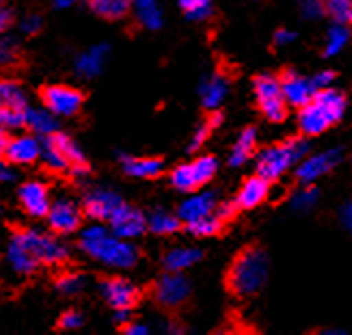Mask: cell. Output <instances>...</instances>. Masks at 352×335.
I'll use <instances>...</instances> for the list:
<instances>
[{"instance_id":"6da1fadb","label":"cell","mask_w":352,"mask_h":335,"mask_svg":"<svg viewBox=\"0 0 352 335\" xmlns=\"http://www.w3.org/2000/svg\"><path fill=\"white\" fill-rule=\"evenodd\" d=\"M80 249L111 268H132L139 262V251L130 245V240L119 238L102 225L85 227L80 232Z\"/></svg>"},{"instance_id":"7a4b0ae2","label":"cell","mask_w":352,"mask_h":335,"mask_svg":"<svg viewBox=\"0 0 352 335\" xmlns=\"http://www.w3.org/2000/svg\"><path fill=\"white\" fill-rule=\"evenodd\" d=\"M268 281V255L249 247L236 255L234 264L227 272V288L238 296H253L257 294Z\"/></svg>"},{"instance_id":"3957f363","label":"cell","mask_w":352,"mask_h":335,"mask_svg":"<svg viewBox=\"0 0 352 335\" xmlns=\"http://www.w3.org/2000/svg\"><path fill=\"white\" fill-rule=\"evenodd\" d=\"M305 156H307V143L302 139H287L279 145H272L259 151L257 173L272 182L281 177L287 169H292L294 164H298Z\"/></svg>"},{"instance_id":"277c9868","label":"cell","mask_w":352,"mask_h":335,"mask_svg":"<svg viewBox=\"0 0 352 335\" xmlns=\"http://www.w3.org/2000/svg\"><path fill=\"white\" fill-rule=\"evenodd\" d=\"M11 240L22 245L39 264H60L69 257V251L63 242L37 230H15L11 234Z\"/></svg>"},{"instance_id":"5b68a950","label":"cell","mask_w":352,"mask_h":335,"mask_svg":"<svg viewBox=\"0 0 352 335\" xmlns=\"http://www.w3.org/2000/svg\"><path fill=\"white\" fill-rule=\"evenodd\" d=\"M253 89L262 115L270 121H283L287 115V100L281 87V78H274L270 74H262L253 80Z\"/></svg>"},{"instance_id":"8992f818","label":"cell","mask_w":352,"mask_h":335,"mask_svg":"<svg viewBox=\"0 0 352 335\" xmlns=\"http://www.w3.org/2000/svg\"><path fill=\"white\" fill-rule=\"evenodd\" d=\"M217 158L214 156H201L188 164H179L171 171V184L182 193H192L199 186L208 184V182L217 175Z\"/></svg>"},{"instance_id":"52a82bcc","label":"cell","mask_w":352,"mask_h":335,"mask_svg":"<svg viewBox=\"0 0 352 335\" xmlns=\"http://www.w3.org/2000/svg\"><path fill=\"white\" fill-rule=\"evenodd\" d=\"M41 102L56 117H72L80 113L85 96L82 91L67 85H50L41 89Z\"/></svg>"},{"instance_id":"ba28073f","label":"cell","mask_w":352,"mask_h":335,"mask_svg":"<svg viewBox=\"0 0 352 335\" xmlns=\"http://www.w3.org/2000/svg\"><path fill=\"white\" fill-rule=\"evenodd\" d=\"M154 299L164 310H177L190 299V281L182 272L166 270V275L156 281Z\"/></svg>"},{"instance_id":"9c48e42d","label":"cell","mask_w":352,"mask_h":335,"mask_svg":"<svg viewBox=\"0 0 352 335\" xmlns=\"http://www.w3.org/2000/svg\"><path fill=\"white\" fill-rule=\"evenodd\" d=\"M0 151L7 162L11 164H30L41 158L43 143H39L35 136L22 134V136H9V130H3L0 136Z\"/></svg>"},{"instance_id":"30bf717a","label":"cell","mask_w":352,"mask_h":335,"mask_svg":"<svg viewBox=\"0 0 352 335\" xmlns=\"http://www.w3.org/2000/svg\"><path fill=\"white\" fill-rule=\"evenodd\" d=\"M340 121V117L335 115L327 104L320 102L316 96L309 104H305L298 111V128L302 134L307 136H318L327 132L331 126H335Z\"/></svg>"},{"instance_id":"8fae6325","label":"cell","mask_w":352,"mask_h":335,"mask_svg":"<svg viewBox=\"0 0 352 335\" xmlns=\"http://www.w3.org/2000/svg\"><path fill=\"white\" fill-rule=\"evenodd\" d=\"M340 160H342L340 149H327V151H320V154H314V156H305L296 164V180L300 184H314L316 180L333 171L335 166L340 164Z\"/></svg>"},{"instance_id":"7c38bea8","label":"cell","mask_w":352,"mask_h":335,"mask_svg":"<svg viewBox=\"0 0 352 335\" xmlns=\"http://www.w3.org/2000/svg\"><path fill=\"white\" fill-rule=\"evenodd\" d=\"M100 290H102V296L106 299V303L115 310V312H130L136 303H139L141 299V292H139V288H136L132 281L124 279V277H111V279H106L102 285H100Z\"/></svg>"},{"instance_id":"4fadbf2b","label":"cell","mask_w":352,"mask_h":335,"mask_svg":"<svg viewBox=\"0 0 352 335\" xmlns=\"http://www.w3.org/2000/svg\"><path fill=\"white\" fill-rule=\"evenodd\" d=\"M109 225H111L113 234H117L119 238H126V240L139 238L141 234H145V230H149L147 217L141 210H136L128 204H121V208L111 217Z\"/></svg>"},{"instance_id":"5bb4252c","label":"cell","mask_w":352,"mask_h":335,"mask_svg":"<svg viewBox=\"0 0 352 335\" xmlns=\"http://www.w3.org/2000/svg\"><path fill=\"white\" fill-rule=\"evenodd\" d=\"M121 197L111 188H94L85 197V215L94 221H111V217L121 208Z\"/></svg>"},{"instance_id":"9a60e30c","label":"cell","mask_w":352,"mask_h":335,"mask_svg":"<svg viewBox=\"0 0 352 335\" xmlns=\"http://www.w3.org/2000/svg\"><path fill=\"white\" fill-rule=\"evenodd\" d=\"M45 219L54 234H74L82 223V210L72 199H58L52 204Z\"/></svg>"},{"instance_id":"2e32d148","label":"cell","mask_w":352,"mask_h":335,"mask_svg":"<svg viewBox=\"0 0 352 335\" xmlns=\"http://www.w3.org/2000/svg\"><path fill=\"white\" fill-rule=\"evenodd\" d=\"M20 206L24 208L26 215L30 217H48V212L52 208L50 204V191L41 182H26L18 191Z\"/></svg>"},{"instance_id":"e0dca14e","label":"cell","mask_w":352,"mask_h":335,"mask_svg":"<svg viewBox=\"0 0 352 335\" xmlns=\"http://www.w3.org/2000/svg\"><path fill=\"white\" fill-rule=\"evenodd\" d=\"M281 87H283L287 104L296 106V109H302L305 104H309L314 100V96L318 94V89L311 78H305V76H300L298 72H292V69L283 72Z\"/></svg>"},{"instance_id":"ac0fdd59","label":"cell","mask_w":352,"mask_h":335,"mask_svg":"<svg viewBox=\"0 0 352 335\" xmlns=\"http://www.w3.org/2000/svg\"><path fill=\"white\" fill-rule=\"evenodd\" d=\"M217 208H219V202H217V197H214V193H204V195H192L188 199H184L177 208V215L184 221V225H188L192 221L214 215Z\"/></svg>"},{"instance_id":"d6986e66","label":"cell","mask_w":352,"mask_h":335,"mask_svg":"<svg viewBox=\"0 0 352 335\" xmlns=\"http://www.w3.org/2000/svg\"><path fill=\"white\" fill-rule=\"evenodd\" d=\"M268 195H270V180L257 173L255 177H249L242 184V188L236 195V204L240 210H253L259 204H264L268 199Z\"/></svg>"},{"instance_id":"ffe728a7","label":"cell","mask_w":352,"mask_h":335,"mask_svg":"<svg viewBox=\"0 0 352 335\" xmlns=\"http://www.w3.org/2000/svg\"><path fill=\"white\" fill-rule=\"evenodd\" d=\"M111 48L106 43L94 45V48L85 50L78 58H76V74L82 78H96V76L104 69L106 61H109Z\"/></svg>"},{"instance_id":"44dd1931","label":"cell","mask_w":352,"mask_h":335,"mask_svg":"<svg viewBox=\"0 0 352 335\" xmlns=\"http://www.w3.org/2000/svg\"><path fill=\"white\" fill-rule=\"evenodd\" d=\"M121 169L130 177L154 180L164 171V162L160 158H141V156H121Z\"/></svg>"},{"instance_id":"7402d4cb","label":"cell","mask_w":352,"mask_h":335,"mask_svg":"<svg viewBox=\"0 0 352 335\" xmlns=\"http://www.w3.org/2000/svg\"><path fill=\"white\" fill-rule=\"evenodd\" d=\"M227 89H229V83L223 74L210 76V78L204 80V85H201V104L210 111L219 109L223 100L227 98Z\"/></svg>"},{"instance_id":"603a6c76","label":"cell","mask_w":352,"mask_h":335,"mask_svg":"<svg viewBox=\"0 0 352 335\" xmlns=\"http://www.w3.org/2000/svg\"><path fill=\"white\" fill-rule=\"evenodd\" d=\"M199 260H201V251L195 249V247H177V249H171L169 253L164 255V268L166 270H173V272H182L190 266H195Z\"/></svg>"},{"instance_id":"cb8c5ba5","label":"cell","mask_w":352,"mask_h":335,"mask_svg":"<svg viewBox=\"0 0 352 335\" xmlns=\"http://www.w3.org/2000/svg\"><path fill=\"white\" fill-rule=\"evenodd\" d=\"M255 147H257V132L253 128L242 130L240 136H238V141L232 147V154H229V164H232V166L244 164L255 154Z\"/></svg>"},{"instance_id":"d4e9b609","label":"cell","mask_w":352,"mask_h":335,"mask_svg":"<svg viewBox=\"0 0 352 335\" xmlns=\"http://www.w3.org/2000/svg\"><path fill=\"white\" fill-rule=\"evenodd\" d=\"M7 262L9 266L20 272V275H30V272H35L39 262L35 260L33 255H30L22 245H18L15 240H9V247H7Z\"/></svg>"},{"instance_id":"484cf974","label":"cell","mask_w":352,"mask_h":335,"mask_svg":"<svg viewBox=\"0 0 352 335\" xmlns=\"http://www.w3.org/2000/svg\"><path fill=\"white\" fill-rule=\"evenodd\" d=\"M132 11L141 26L156 30L162 26V11L156 0H132Z\"/></svg>"},{"instance_id":"4316f807","label":"cell","mask_w":352,"mask_h":335,"mask_svg":"<svg viewBox=\"0 0 352 335\" xmlns=\"http://www.w3.org/2000/svg\"><path fill=\"white\" fill-rule=\"evenodd\" d=\"M26 126L33 130L37 136H50L56 132V115L50 113L48 109H28V117H26Z\"/></svg>"},{"instance_id":"83f0119b","label":"cell","mask_w":352,"mask_h":335,"mask_svg":"<svg viewBox=\"0 0 352 335\" xmlns=\"http://www.w3.org/2000/svg\"><path fill=\"white\" fill-rule=\"evenodd\" d=\"M147 223H149V230L158 234V236H169V234H175L179 230V225L184 223L179 219V215L175 212H169V210H156L151 212L147 217Z\"/></svg>"},{"instance_id":"f1b7e54d","label":"cell","mask_w":352,"mask_h":335,"mask_svg":"<svg viewBox=\"0 0 352 335\" xmlns=\"http://www.w3.org/2000/svg\"><path fill=\"white\" fill-rule=\"evenodd\" d=\"M94 9L104 20H119L132 9V0H89Z\"/></svg>"},{"instance_id":"f546056e","label":"cell","mask_w":352,"mask_h":335,"mask_svg":"<svg viewBox=\"0 0 352 335\" xmlns=\"http://www.w3.org/2000/svg\"><path fill=\"white\" fill-rule=\"evenodd\" d=\"M350 41V28L348 24H338L335 22L329 33H327V41H324V56H335L340 54Z\"/></svg>"},{"instance_id":"4dcf8cb0","label":"cell","mask_w":352,"mask_h":335,"mask_svg":"<svg viewBox=\"0 0 352 335\" xmlns=\"http://www.w3.org/2000/svg\"><path fill=\"white\" fill-rule=\"evenodd\" d=\"M0 106H5V109H18V111L28 109V102L18 83L3 80V85H0Z\"/></svg>"},{"instance_id":"1f68e13d","label":"cell","mask_w":352,"mask_h":335,"mask_svg":"<svg viewBox=\"0 0 352 335\" xmlns=\"http://www.w3.org/2000/svg\"><path fill=\"white\" fill-rule=\"evenodd\" d=\"M48 139L63 151V156L69 160V164L74 166V164H87L85 162V154H82V149L76 145V141L72 139V136H67V134H63V132H54V134H50ZM69 166V169H72Z\"/></svg>"},{"instance_id":"d6a6232c","label":"cell","mask_w":352,"mask_h":335,"mask_svg":"<svg viewBox=\"0 0 352 335\" xmlns=\"http://www.w3.org/2000/svg\"><path fill=\"white\" fill-rule=\"evenodd\" d=\"M41 160H43V164L48 166L50 171H56V173H60V171H69V160L63 156V151H60L48 136H45V143H43V151H41Z\"/></svg>"},{"instance_id":"836d02e7","label":"cell","mask_w":352,"mask_h":335,"mask_svg":"<svg viewBox=\"0 0 352 335\" xmlns=\"http://www.w3.org/2000/svg\"><path fill=\"white\" fill-rule=\"evenodd\" d=\"M177 5L192 22H204L212 15V0H177Z\"/></svg>"},{"instance_id":"e575fe53","label":"cell","mask_w":352,"mask_h":335,"mask_svg":"<svg viewBox=\"0 0 352 335\" xmlns=\"http://www.w3.org/2000/svg\"><path fill=\"white\" fill-rule=\"evenodd\" d=\"M322 5L333 22L352 26V0H322Z\"/></svg>"},{"instance_id":"d590c367","label":"cell","mask_w":352,"mask_h":335,"mask_svg":"<svg viewBox=\"0 0 352 335\" xmlns=\"http://www.w3.org/2000/svg\"><path fill=\"white\" fill-rule=\"evenodd\" d=\"M223 225H225V221L221 219V215L219 212H214V215H210V217H204L199 221L188 223L186 227H188V232L195 236H214L223 230Z\"/></svg>"},{"instance_id":"8d00e7d4","label":"cell","mask_w":352,"mask_h":335,"mask_svg":"<svg viewBox=\"0 0 352 335\" xmlns=\"http://www.w3.org/2000/svg\"><path fill=\"white\" fill-rule=\"evenodd\" d=\"M318 202V188H314V184H302V188H298L292 195V208L296 212H307L316 206Z\"/></svg>"},{"instance_id":"74e56055","label":"cell","mask_w":352,"mask_h":335,"mask_svg":"<svg viewBox=\"0 0 352 335\" xmlns=\"http://www.w3.org/2000/svg\"><path fill=\"white\" fill-rule=\"evenodd\" d=\"M26 117H28V109L18 111V109H5V106H0V124H3V130L24 128L26 126Z\"/></svg>"},{"instance_id":"f35d334b","label":"cell","mask_w":352,"mask_h":335,"mask_svg":"<svg viewBox=\"0 0 352 335\" xmlns=\"http://www.w3.org/2000/svg\"><path fill=\"white\" fill-rule=\"evenodd\" d=\"M82 285H85V279L80 275H76V272H67V275H60L58 281H56V290L60 294H76V292H80L82 290Z\"/></svg>"},{"instance_id":"ab89813d","label":"cell","mask_w":352,"mask_h":335,"mask_svg":"<svg viewBox=\"0 0 352 335\" xmlns=\"http://www.w3.org/2000/svg\"><path fill=\"white\" fill-rule=\"evenodd\" d=\"M298 9L302 13V18H320L324 13L322 0H298Z\"/></svg>"},{"instance_id":"60d3db41","label":"cell","mask_w":352,"mask_h":335,"mask_svg":"<svg viewBox=\"0 0 352 335\" xmlns=\"http://www.w3.org/2000/svg\"><path fill=\"white\" fill-rule=\"evenodd\" d=\"M80 327H82V316L76 310H69L58 318V329H63V331H74Z\"/></svg>"},{"instance_id":"b9f144b4","label":"cell","mask_w":352,"mask_h":335,"mask_svg":"<svg viewBox=\"0 0 352 335\" xmlns=\"http://www.w3.org/2000/svg\"><path fill=\"white\" fill-rule=\"evenodd\" d=\"M210 130H214V126L210 124V119H208V121H204V124L195 130V134H192V139H190V145H188V149H190V151H197L199 147H201V145L206 143V139L210 136Z\"/></svg>"},{"instance_id":"7bdbcfd3","label":"cell","mask_w":352,"mask_h":335,"mask_svg":"<svg viewBox=\"0 0 352 335\" xmlns=\"http://www.w3.org/2000/svg\"><path fill=\"white\" fill-rule=\"evenodd\" d=\"M15 58H18V45L9 37H5L0 41V61H3V65H11Z\"/></svg>"},{"instance_id":"ee69618b","label":"cell","mask_w":352,"mask_h":335,"mask_svg":"<svg viewBox=\"0 0 352 335\" xmlns=\"http://www.w3.org/2000/svg\"><path fill=\"white\" fill-rule=\"evenodd\" d=\"M20 28L24 35H37L41 30V18L39 15H26V18H22V22H20Z\"/></svg>"},{"instance_id":"f6af8a7d","label":"cell","mask_w":352,"mask_h":335,"mask_svg":"<svg viewBox=\"0 0 352 335\" xmlns=\"http://www.w3.org/2000/svg\"><path fill=\"white\" fill-rule=\"evenodd\" d=\"M314 85H316V89L320 91V89H329L331 85H333V80H335V74L333 72H318V74H314Z\"/></svg>"},{"instance_id":"bcb514c9","label":"cell","mask_w":352,"mask_h":335,"mask_svg":"<svg viewBox=\"0 0 352 335\" xmlns=\"http://www.w3.org/2000/svg\"><path fill=\"white\" fill-rule=\"evenodd\" d=\"M296 39V33L289 28H279L277 33H274V45H279V48H283V45H289Z\"/></svg>"},{"instance_id":"7dc6e473","label":"cell","mask_w":352,"mask_h":335,"mask_svg":"<svg viewBox=\"0 0 352 335\" xmlns=\"http://www.w3.org/2000/svg\"><path fill=\"white\" fill-rule=\"evenodd\" d=\"M121 331H124L126 335H147L149 333V327L143 325V323H126Z\"/></svg>"},{"instance_id":"c3c4849f","label":"cell","mask_w":352,"mask_h":335,"mask_svg":"<svg viewBox=\"0 0 352 335\" xmlns=\"http://www.w3.org/2000/svg\"><path fill=\"white\" fill-rule=\"evenodd\" d=\"M340 219H342V225L346 227V232L352 234V202H348V204L340 210Z\"/></svg>"},{"instance_id":"681fc988","label":"cell","mask_w":352,"mask_h":335,"mask_svg":"<svg viewBox=\"0 0 352 335\" xmlns=\"http://www.w3.org/2000/svg\"><path fill=\"white\" fill-rule=\"evenodd\" d=\"M11 22H13V13H11V9L7 7V3L3 0V7H0V28L7 30L11 26Z\"/></svg>"},{"instance_id":"f907efd6","label":"cell","mask_w":352,"mask_h":335,"mask_svg":"<svg viewBox=\"0 0 352 335\" xmlns=\"http://www.w3.org/2000/svg\"><path fill=\"white\" fill-rule=\"evenodd\" d=\"M0 175H3V182H11V180H13V173L9 171L7 160H5V164H3V169H0Z\"/></svg>"},{"instance_id":"816d5d0a","label":"cell","mask_w":352,"mask_h":335,"mask_svg":"<svg viewBox=\"0 0 352 335\" xmlns=\"http://www.w3.org/2000/svg\"><path fill=\"white\" fill-rule=\"evenodd\" d=\"M52 3L58 7V9H65V7H69V5H74L76 0H52Z\"/></svg>"}]
</instances>
